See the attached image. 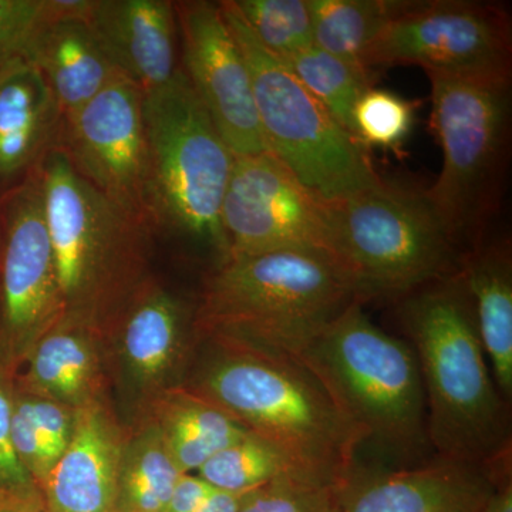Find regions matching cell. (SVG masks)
I'll use <instances>...</instances> for the list:
<instances>
[{
	"mask_svg": "<svg viewBox=\"0 0 512 512\" xmlns=\"http://www.w3.org/2000/svg\"><path fill=\"white\" fill-rule=\"evenodd\" d=\"M183 386L278 448L296 471L348 480L362 439L296 357L220 336H198Z\"/></svg>",
	"mask_w": 512,
	"mask_h": 512,
	"instance_id": "1",
	"label": "cell"
},
{
	"mask_svg": "<svg viewBox=\"0 0 512 512\" xmlns=\"http://www.w3.org/2000/svg\"><path fill=\"white\" fill-rule=\"evenodd\" d=\"M400 301L423 380L430 448L440 460L491 470L510 446L507 406L488 370L461 269Z\"/></svg>",
	"mask_w": 512,
	"mask_h": 512,
	"instance_id": "2",
	"label": "cell"
},
{
	"mask_svg": "<svg viewBox=\"0 0 512 512\" xmlns=\"http://www.w3.org/2000/svg\"><path fill=\"white\" fill-rule=\"evenodd\" d=\"M355 302L362 299L352 278L326 252L234 256L205 282L195 325L197 336L296 356Z\"/></svg>",
	"mask_w": 512,
	"mask_h": 512,
	"instance_id": "3",
	"label": "cell"
},
{
	"mask_svg": "<svg viewBox=\"0 0 512 512\" xmlns=\"http://www.w3.org/2000/svg\"><path fill=\"white\" fill-rule=\"evenodd\" d=\"M36 170L64 313L101 326L150 276L156 231L80 177L59 146Z\"/></svg>",
	"mask_w": 512,
	"mask_h": 512,
	"instance_id": "4",
	"label": "cell"
},
{
	"mask_svg": "<svg viewBox=\"0 0 512 512\" xmlns=\"http://www.w3.org/2000/svg\"><path fill=\"white\" fill-rule=\"evenodd\" d=\"M293 357L318 379L362 443L407 458L429 450L416 353L377 328L362 302L350 305Z\"/></svg>",
	"mask_w": 512,
	"mask_h": 512,
	"instance_id": "5",
	"label": "cell"
},
{
	"mask_svg": "<svg viewBox=\"0 0 512 512\" xmlns=\"http://www.w3.org/2000/svg\"><path fill=\"white\" fill-rule=\"evenodd\" d=\"M330 251L362 302L403 299L457 274L460 245L426 190L382 180L328 200Z\"/></svg>",
	"mask_w": 512,
	"mask_h": 512,
	"instance_id": "6",
	"label": "cell"
},
{
	"mask_svg": "<svg viewBox=\"0 0 512 512\" xmlns=\"http://www.w3.org/2000/svg\"><path fill=\"white\" fill-rule=\"evenodd\" d=\"M148 191L156 231L228 258L221 214L235 156L195 96L183 67L170 83L143 94Z\"/></svg>",
	"mask_w": 512,
	"mask_h": 512,
	"instance_id": "7",
	"label": "cell"
},
{
	"mask_svg": "<svg viewBox=\"0 0 512 512\" xmlns=\"http://www.w3.org/2000/svg\"><path fill=\"white\" fill-rule=\"evenodd\" d=\"M443 168L426 195L458 245L476 241L500 198L511 131V73H427Z\"/></svg>",
	"mask_w": 512,
	"mask_h": 512,
	"instance_id": "8",
	"label": "cell"
},
{
	"mask_svg": "<svg viewBox=\"0 0 512 512\" xmlns=\"http://www.w3.org/2000/svg\"><path fill=\"white\" fill-rule=\"evenodd\" d=\"M248 64L266 151L323 198L343 197L382 180L367 148L336 123L281 59L252 35L232 0L220 2Z\"/></svg>",
	"mask_w": 512,
	"mask_h": 512,
	"instance_id": "9",
	"label": "cell"
},
{
	"mask_svg": "<svg viewBox=\"0 0 512 512\" xmlns=\"http://www.w3.org/2000/svg\"><path fill=\"white\" fill-rule=\"evenodd\" d=\"M36 168L0 195V372L13 379L66 315Z\"/></svg>",
	"mask_w": 512,
	"mask_h": 512,
	"instance_id": "10",
	"label": "cell"
},
{
	"mask_svg": "<svg viewBox=\"0 0 512 512\" xmlns=\"http://www.w3.org/2000/svg\"><path fill=\"white\" fill-rule=\"evenodd\" d=\"M511 56V19L503 6L410 0L367 49L363 66L414 64L426 73H511Z\"/></svg>",
	"mask_w": 512,
	"mask_h": 512,
	"instance_id": "11",
	"label": "cell"
},
{
	"mask_svg": "<svg viewBox=\"0 0 512 512\" xmlns=\"http://www.w3.org/2000/svg\"><path fill=\"white\" fill-rule=\"evenodd\" d=\"M221 221L228 258L286 249L332 256L328 198L269 151L235 157Z\"/></svg>",
	"mask_w": 512,
	"mask_h": 512,
	"instance_id": "12",
	"label": "cell"
},
{
	"mask_svg": "<svg viewBox=\"0 0 512 512\" xmlns=\"http://www.w3.org/2000/svg\"><path fill=\"white\" fill-rule=\"evenodd\" d=\"M195 319L197 306L148 276L101 325L107 366L138 416L184 383L197 348Z\"/></svg>",
	"mask_w": 512,
	"mask_h": 512,
	"instance_id": "13",
	"label": "cell"
},
{
	"mask_svg": "<svg viewBox=\"0 0 512 512\" xmlns=\"http://www.w3.org/2000/svg\"><path fill=\"white\" fill-rule=\"evenodd\" d=\"M57 146L80 177L156 231L148 191L143 92L136 84L121 74L114 77L63 120Z\"/></svg>",
	"mask_w": 512,
	"mask_h": 512,
	"instance_id": "14",
	"label": "cell"
},
{
	"mask_svg": "<svg viewBox=\"0 0 512 512\" xmlns=\"http://www.w3.org/2000/svg\"><path fill=\"white\" fill-rule=\"evenodd\" d=\"M184 73L235 157L266 151L248 64L220 3L175 2Z\"/></svg>",
	"mask_w": 512,
	"mask_h": 512,
	"instance_id": "15",
	"label": "cell"
},
{
	"mask_svg": "<svg viewBox=\"0 0 512 512\" xmlns=\"http://www.w3.org/2000/svg\"><path fill=\"white\" fill-rule=\"evenodd\" d=\"M126 436L106 399L76 409L69 446L39 484L43 512H117Z\"/></svg>",
	"mask_w": 512,
	"mask_h": 512,
	"instance_id": "16",
	"label": "cell"
},
{
	"mask_svg": "<svg viewBox=\"0 0 512 512\" xmlns=\"http://www.w3.org/2000/svg\"><path fill=\"white\" fill-rule=\"evenodd\" d=\"M490 468L440 460L390 473H350L338 512H484Z\"/></svg>",
	"mask_w": 512,
	"mask_h": 512,
	"instance_id": "17",
	"label": "cell"
},
{
	"mask_svg": "<svg viewBox=\"0 0 512 512\" xmlns=\"http://www.w3.org/2000/svg\"><path fill=\"white\" fill-rule=\"evenodd\" d=\"M87 25L114 69L143 94L174 79L177 15L167 0H93Z\"/></svg>",
	"mask_w": 512,
	"mask_h": 512,
	"instance_id": "18",
	"label": "cell"
},
{
	"mask_svg": "<svg viewBox=\"0 0 512 512\" xmlns=\"http://www.w3.org/2000/svg\"><path fill=\"white\" fill-rule=\"evenodd\" d=\"M62 124L52 90L28 57L0 67V195L22 183L57 146Z\"/></svg>",
	"mask_w": 512,
	"mask_h": 512,
	"instance_id": "19",
	"label": "cell"
},
{
	"mask_svg": "<svg viewBox=\"0 0 512 512\" xmlns=\"http://www.w3.org/2000/svg\"><path fill=\"white\" fill-rule=\"evenodd\" d=\"M16 389L79 409L104 400L107 363L101 326L80 316L64 315L33 346ZM22 367V369H23Z\"/></svg>",
	"mask_w": 512,
	"mask_h": 512,
	"instance_id": "20",
	"label": "cell"
},
{
	"mask_svg": "<svg viewBox=\"0 0 512 512\" xmlns=\"http://www.w3.org/2000/svg\"><path fill=\"white\" fill-rule=\"evenodd\" d=\"M23 56L52 90L62 119L86 106L119 72L101 49L87 20H37Z\"/></svg>",
	"mask_w": 512,
	"mask_h": 512,
	"instance_id": "21",
	"label": "cell"
},
{
	"mask_svg": "<svg viewBox=\"0 0 512 512\" xmlns=\"http://www.w3.org/2000/svg\"><path fill=\"white\" fill-rule=\"evenodd\" d=\"M143 417L157 427L183 474L197 473L218 451L251 434L220 407L183 384L161 394L138 419Z\"/></svg>",
	"mask_w": 512,
	"mask_h": 512,
	"instance_id": "22",
	"label": "cell"
},
{
	"mask_svg": "<svg viewBox=\"0 0 512 512\" xmlns=\"http://www.w3.org/2000/svg\"><path fill=\"white\" fill-rule=\"evenodd\" d=\"M478 335L504 400L512 396V259L507 245L477 248L461 266Z\"/></svg>",
	"mask_w": 512,
	"mask_h": 512,
	"instance_id": "23",
	"label": "cell"
},
{
	"mask_svg": "<svg viewBox=\"0 0 512 512\" xmlns=\"http://www.w3.org/2000/svg\"><path fill=\"white\" fill-rule=\"evenodd\" d=\"M181 476L157 427L138 419L121 454L117 512H164Z\"/></svg>",
	"mask_w": 512,
	"mask_h": 512,
	"instance_id": "24",
	"label": "cell"
},
{
	"mask_svg": "<svg viewBox=\"0 0 512 512\" xmlns=\"http://www.w3.org/2000/svg\"><path fill=\"white\" fill-rule=\"evenodd\" d=\"M313 45L362 64L367 49L410 0H308Z\"/></svg>",
	"mask_w": 512,
	"mask_h": 512,
	"instance_id": "25",
	"label": "cell"
},
{
	"mask_svg": "<svg viewBox=\"0 0 512 512\" xmlns=\"http://www.w3.org/2000/svg\"><path fill=\"white\" fill-rule=\"evenodd\" d=\"M281 60L336 123L356 138L353 109L360 96L372 87L370 70L362 64L330 55L315 45Z\"/></svg>",
	"mask_w": 512,
	"mask_h": 512,
	"instance_id": "26",
	"label": "cell"
},
{
	"mask_svg": "<svg viewBox=\"0 0 512 512\" xmlns=\"http://www.w3.org/2000/svg\"><path fill=\"white\" fill-rule=\"evenodd\" d=\"M291 473L301 474L278 448L254 434L218 451L197 471L211 487L229 493H251Z\"/></svg>",
	"mask_w": 512,
	"mask_h": 512,
	"instance_id": "27",
	"label": "cell"
},
{
	"mask_svg": "<svg viewBox=\"0 0 512 512\" xmlns=\"http://www.w3.org/2000/svg\"><path fill=\"white\" fill-rule=\"evenodd\" d=\"M252 35L269 53L286 59L313 45L308 0H232Z\"/></svg>",
	"mask_w": 512,
	"mask_h": 512,
	"instance_id": "28",
	"label": "cell"
},
{
	"mask_svg": "<svg viewBox=\"0 0 512 512\" xmlns=\"http://www.w3.org/2000/svg\"><path fill=\"white\" fill-rule=\"evenodd\" d=\"M414 103L389 92L370 87L353 109L356 140L363 147L399 150L412 133Z\"/></svg>",
	"mask_w": 512,
	"mask_h": 512,
	"instance_id": "29",
	"label": "cell"
},
{
	"mask_svg": "<svg viewBox=\"0 0 512 512\" xmlns=\"http://www.w3.org/2000/svg\"><path fill=\"white\" fill-rule=\"evenodd\" d=\"M346 481L285 474L251 491L239 512H338Z\"/></svg>",
	"mask_w": 512,
	"mask_h": 512,
	"instance_id": "30",
	"label": "cell"
},
{
	"mask_svg": "<svg viewBox=\"0 0 512 512\" xmlns=\"http://www.w3.org/2000/svg\"><path fill=\"white\" fill-rule=\"evenodd\" d=\"M13 383L0 372V510L10 507L42 508L35 481L20 463L12 439Z\"/></svg>",
	"mask_w": 512,
	"mask_h": 512,
	"instance_id": "31",
	"label": "cell"
},
{
	"mask_svg": "<svg viewBox=\"0 0 512 512\" xmlns=\"http://www.w3.org/2000/svg\"><path fill=\"white\" fill-rule=\"evenodd\" d=\"M13 407L36 427L50 453L56 461L59 460L72 439L76 409L46 397L22 392L16 389L15 383Z\"/></svg>",
	"mask_w": 512,
	"mask_h": 512,
	"instance_id": "32",
	"label": "cell"
},
{
	"mask_svg": "<svg viewBox=\"0 0 512 512\" xmlns=\"http://www.w3.org/2000/svg\"><path fill=\"white\" fill-rule=\"evenodd\" d=\"M39 13L40 0H0V67L23 56Z\"/></svg>",
	"mask_w": 512,
	"mask_h": 512,
	"instance_id": "33",
	"label": "cell"
},
{
	"mask_svg": "<svg viewBox=\"0 0 512 512\" xmlns=\"http://www.w3.org/2000/svg\"><path fill=\"white\" fill-rule=\"evenodd\" d=\"M212 488L214 487L202 480L198 474H183L175 485L164 512H195Z\"/></svg>",
	"mask_w": 512,
	"mask_h": 512,
	"instance_id": "34",
	"label": "cell"
},
{
	"mask_svg": "<svg viewBox=\"0 0 512 512\" xmlns=\"http://www.w3.org/2000/svg\"><path fill=\"white\" fill-rule=\"evenodd\" d=\"M249 493H229L212 488L195 512H239Z\"/></svg>",
	"mask_w": 512,
	"mask_h": 512,
	"instance_id": "35",
	"label": "cell"
},
{
	"mask_svg": "<svg viewBox=\"0 0 512 512\" xmlns=\"http://www.w3.org/2000/svg\"><path fill=\"white\" fill-rule=\"evenodd\" d=\"M484 512H512V490L511 485L504 487L503 490L494 493L488 501Z\"/></svg>",
	"mask_w": 512,
	"mask_h": 512,
	"instance_id": "36",
	"label": "cell"
},
{
	"mask_svg": "<svg viewBox=\"0 0 512 512\" xmlns=\"http://www.w3.org/2000/svg\"><path fill=\"white\" fill-rule=\"evenodd\" d=\"M42 508H29V507H12L2 508L0 512H42Z\"/></svg>",
	"mask_w": 512,
	"mask_h": 512,
	"instance_id": "37",
	"label": "cell"
},
{
	"mask_svg": "<svg viewBox=\"0 0 512 512\" xmlns=\"http://www.w3.org/2000/svg\"><path fill=\"white\" fill-rule=\"evenodd\" d=\"M43 512V511H42Z\"/></svg>",
	"mask_w": 512,
	"mask_h": 512,
	"instance_id": "38",
	"label": "cell"
}]
</instances>
